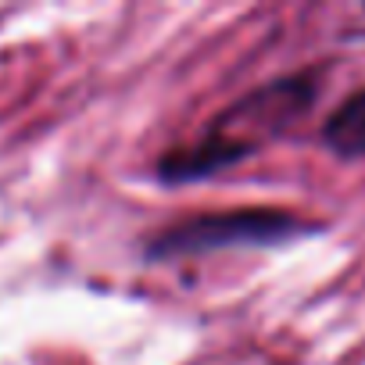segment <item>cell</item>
Listing matches in <instances>:
<instances>
[{
  "mask_svg": "<svg viewBox=\"0 0 365 365\" xmlns=\"http://www.w3.org/2000/svg\"><path fill=\"white\" fill-rule=\"evenodd\" d=\"M315 97H319V83L312 72L287 76V79H276V83L247 93L240 104L222 111V118L212 122L201 140L165 154L158 165L161 179H168V182L205 179V175L219 172L222 165L247 158L255 147H262L265 136H276L294 118H301V111H308Z\"/></svg>",
  "mask_w": 365,
  "mask_h": 365,
  "instance_id": "6da1fadb",
  "label": "cell"
},
{
  "mask_svg": "<svg viewBox=\"0 0 365 365\" xmlns=\"http://www.w3.org/2000/svg\"><path fill=\"white\" fill-rule=\"evenodd\" d=\"M322 140L340 158H365V86L340 101L322 125Z\"/></svg>",
  "mask_w": 365,
  "mask_h": 365,
  "instance_id": "3957f363",
  "label": "cell"
},
{
  "mask_svg": "<svg viewBox=\"0 0 365 365\" xmlns=\"http://www.w3.org/2000/svg\"><path fill=\"white\" fill-rule=\"evenodd\" d=\"M308 226L287 212H272V208H240V212H215V215H197L179 226L161 230L150 240V255L154 258H194L205 251H219V247H240V244H279L287 237L304 233Z\"/></svg>",
  "mask_w": 365,
  "mask_h": 365,
  "instance_id": "7a4b0ae2",
  "label": "cell"
}]
</instances>
